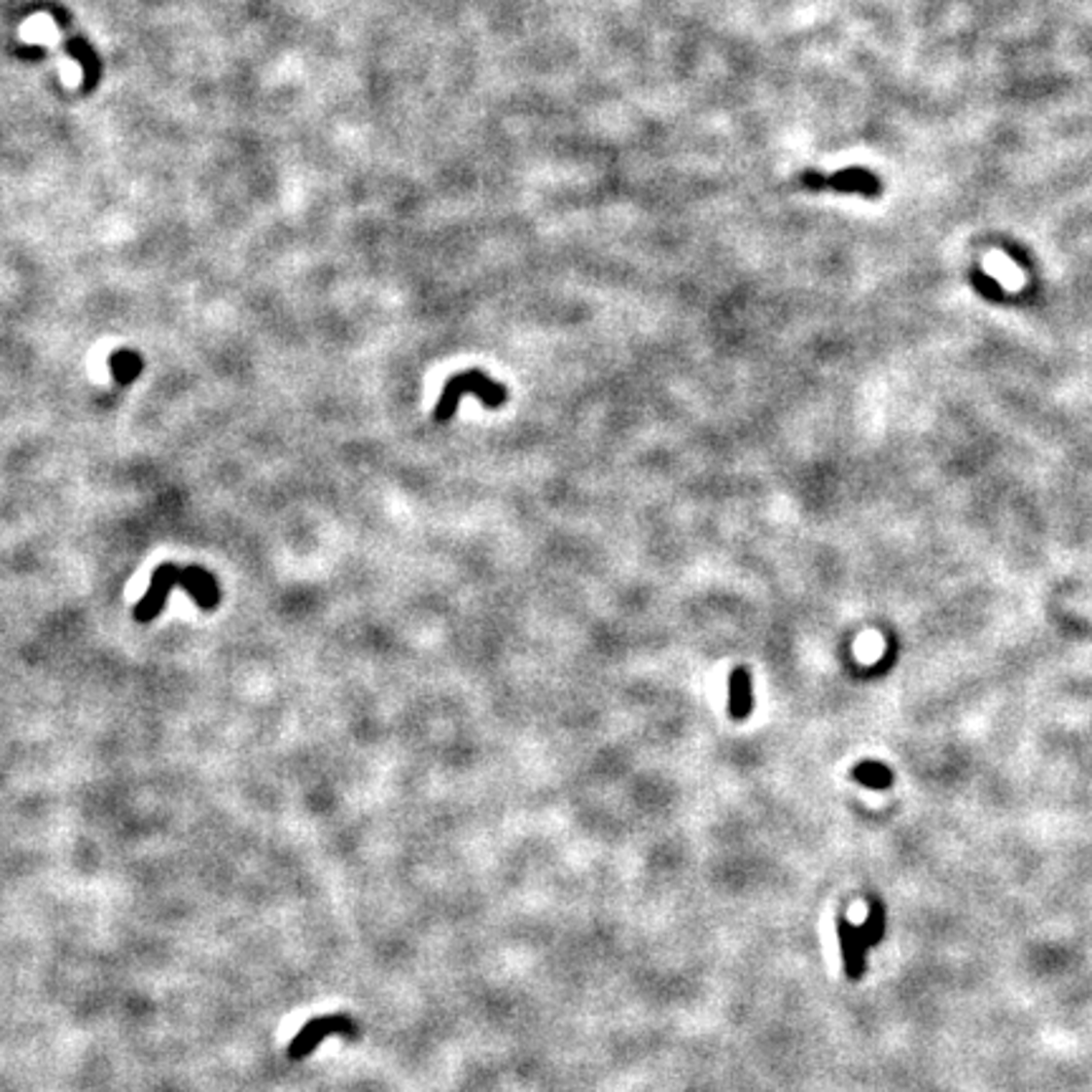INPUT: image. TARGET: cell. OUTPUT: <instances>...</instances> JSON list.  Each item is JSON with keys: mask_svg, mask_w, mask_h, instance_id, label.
Listing matches in <instances>:
<instances>
[{"mask_svg": "<svg viewBox=\"0 0 1092 1092\" xmlns=\"http://www.w3.org/2000/svg\"><path fill=\"white\" fill-rule=\"evenodd\" d=\"M344 1024H349L347 1019L341 1017H332V1019H319V1022H314L311 1027H306V1030L301 1032V1037H299L297 1042H294V1055H306L311 1047H314L322 1037L332 1035V1030L335 1027H344Z\"/></svg>", "mask_w": 1092, "mask_h": 1092, "instance_id": "obj_10", "label": "cell"}, {"mask_svg": "<svg viewBox=\"0 0 1092 1092\" xmlns=\"http://www.w3.org/2000/svg\"><path fill=\"white\" fill-rule=\"evenodd\" d=\"M837 938H840L842 948V967H845V976L850 981H860L865 973V954L867 948L860 941L858 926L847 921L845 916L837 918Z\"/></svg>", "mask_w": 1092, "mask_h": 1092, "instance_id": "obj_4", "label": "cell"}, {"mask_svg": "<svg viewBox=\"0 0 1092 1092\" xmlns=\"http://www.w3.org/2000/svg\"><path fill=\"white\" fill-rule=\"evenodd\" d=\"M66 51H69L71 56L76 58V63L82 66L84 91H91V88H94L101 79L99 53L91 49V44H88L87 38H69V41H66Z\"/></svg>", "mask_w": 1092, "mask_h": 1092, "instance_id": "obj_6", "label": "cell"}, {"mask_svg": "<svg viewBox=\"0 0 1092 1092\" xmlns=\"http://www.w3.org/2000/svg\"><path fill=\"white\" fill-rule=\"evenodd\" d=\"M853 779L867 790H891L893 787V771L880 761H860L853 769Z\"/></svg>", "mask_w": 1092, "mask_h": 1092, "instance_id": "obj_8", "label": "cell"}, {"mask_svg": "<svg viewBox=\"0 0 1092 1092\" xmlns=\"http://www.w3.org/2000/svg\"><path fill=\"white\" fill-rule=\"evenodd\" d=\"M175 587L185 589V592L195 600V605L205 613H213L215 607L221 605V587L218 580L210 575L208 569L202 567H180V564H159L152 575L150 589L142 600L134 607V619L147 625L152 619H158L164 610V602L170 597V592Z\"/></svg>", "mask_w": 1092, "mask_h": 1092, "instance_id": "obj_1", "label": "cell"}, {"mask_svg": "<svg viewBox=\"0 0 1092 1092\" xmlns=\"http://www.w3.org/2000/svg\"><path fill=\"white\" fill-rule=\"evenodd\" d=\"M109 367H112V377H114V382H117V385H129V382H134V379L142 374V367H145V362H142V357H139L137 352L122 349V352L112 354Z\"/></svg>", "mask_w": 1092, "mask_h": 1092, "instance_id": "obj_9", "label": "cell"}, {"mask_svg": "<svg viewBox=\"0 0 1092 1092\" xmlns=\"http://www.w3.org/2000/svg\"><path fill=\"white\" fill-rule=\"evenodd\" d=\"M802 185L812 193H842V195H863V197H878L883 193V183L875 172L865 170V167H845L837 170L832 175H822V172H804Z\"/></svg>", "mask_w": 1092, "mask_h": 1092, "instance_id": "obj_3", "label": "cell"}, {"mask_svg": "<svg viewBox=\"0 0 1092 1092\" xmlns=\"http://www.w3.org/2000/svg\"><path fill=\"white\" fill-rule=\"evenodd\" d=\"M754 711V681L749 668H733L728 676V716L746 721Z\"/></svg>", "mask_w": 1092, "mask_h": 1092, "instance_id": "obj_5", "label": "cell"}, {"mask_svg": "<svg viewBox=\"0 0 1092 1092\" xmlns=\"http://www.w3.org/2000/svg\"><path fill=\"white\" fill-rule=\"evenodd\" d=\"M867 908H870V913H867L865 923H863V926H858V931H860V941H863V946L870 951L875 943L883 941L885 908H883V903H880L878 898H867Z\"/></svg>", "mask_w": 1092, "mask_h": 1092, "instance_id": "obj_7", "label": "cell"}, {"mask_svg": "<svg viewBox=\"0 0 1092 1092\" xmlns=\"http://www.w3.org/2000/svg\"><path fill=\"white\" fill-rule=\"evenodd\" d=\"M463 395H476V398L486 405V407H491V410L506 405V400H509V390H506V385L491 379L488 374L480 372V370L455 374V377H450L448 382H445V387H442L440 400H438L436 405V415H433L436 417V423H448L450 417L455 415V410H458V403H461Z\"/></svg>", "mask_w": 1092, "mask_h": 1092, "instance_id": "obj_2", "label": "cell"}]
</instances>
